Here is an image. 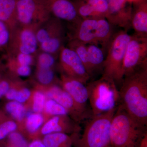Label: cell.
Listing matches in <instances>:
<instances>
[{
  "label": "cell",
  "instance_id": "obj_21",
  "mask_svg": "<svg viewBox=\"0 0 147 147\" xmlns=\"http://www.w3.org/2000/svg\"><path fill=\"white\" fill-rule=\"evenodd\" d=\"M67 47L73 50L78 55L90 76V67L87 45L77 40L70 39H69Z\"/></svg>",
  "mask_w": 147,
  "mask_h": 147
},
{
  "label": "cell",
  "instance_id": "obj_39",
  "mask_svg": "<svg viewBox=\"0 0 147 147\" xmlns=\"http://www.w3.org/2000/svg\"><path fill=\"white\" fill-rule=\"evenodd\" d=\"M1 53H4V52H3V51H1V50H0V56H1Z\"/></svg>",
  "mask_w": 147,
  "mask_h": 147
},
{
  "label": "cell",
  "instance_id": "obj_30",
  "mask_svg": "<svg viewBox=\"0 0 147 147\" xmlns=\"http://www.w3.org/2000/svg\"><path fill=\"white\" fill-rule=\"evenodd\" d=\"M17 128V125L12 121H8L0 125V140L13 132Z\"/></svg>",
  "mask_w": 147,
  "mask_h": 147
},
{
  "label": "cell",
  "instance_id": "obj_36",
  "mask_svg": "<svg viewBox=\"0 0 147 147\" xmlns=\"http://www.w3.org/2000/svg\"><path fill=\"white\" fill-rule=\"evenodd\" d=\"M28 147H47L42 142L38 140H36L31 143Z\"/></svg>",
  "mask_w": 147,
  "mask_h": 147
},
{
  "label": "cell",
  "instance_id": "obj_24",
  "mask_svg": "<svg viewBox=\"0 0 147 147\" xmlns=\"http://www.w3.org/2000/svg\"><path fill=\"white\" fill-rule=\"evenodd\" d=\"M44 119L39 113H30L27 118L26 126L30 133L36 132L43 123Z\"/></svg>",
  "mask_w": 147,
  "mask_h": 147
},
{
  "label": "cell",
  "instance_id": "obj_4",
  "mask_svg": "<svg viewBox=\"0 0 147 147\" xmlns=\"http://www.w3.org/2000/svg\"><path fill=\"white\" fill-rule=\"evenodd\" d=\"M116 109L91 117L86 124L83 134L76 139L77 147L110 146V124Z\"/></svg>",
  "mask_w": 147,
  "mask_h": 147
},
{
  "label": "cell",
  "instance_id": "obj_5",
  "mask_svg": "<svg viewBox=\"0 0 147 147\" xmlns=\"http://www.w3.org/2000/svg\"><path fill=\"white\" fill-rule=\"evenodd\" d=\"M130 35L125 30L115 33L108 49L103 64L102 76L121 84L124 78L123 64L127 46Z\"/></svg>",
  "mask_w": 147,
  "mask_h": 147
},
{
  "label": "cell",
  "instance_id": "obj_13",
  "mask_svg": "<svg viewBox=\"0 0 147 147\" xmlns=\"http://www.w3.org/2000/svg\"><path fill=\"white\" fill-rule=\"evenodd\" d=\"M54 17L74 24L81 18L78 16L72 0H40Z\"/></svg>",
  "mask_w": 147,
  "mask_h": 147
},
{
  "label": "cell",
  "instance_id": "obj_34",
  "mask_svg": "<svg viewBox=\"0 0 147 147\" xmlns=\"http://www.w3.org/2000/svg\"><path fill=\"white\" fill-rule=\"evenodd\" d=\"M9 85L8 82L3 80L0 82V98L2 96L5 94L9 89Z\"/></svg>",
  "mask_w": 147,
  "mask_h": 147
},
{
  "label": "cell",
  "instance_id": "obj_6",
  "mask_svg": "<svg viewBox=\"0 0 147 147\" xmlns=\"http://www.w3.org/2000/svg\"><path fill=\"white\" fill-rule=\"evenodd\" d=\"M36 36L40 50L52 55H58L64 46L66 38L62 21L51 16L37 28Z\"/></svg>",
  "mask_w": 147,
  "mask_h": 147
},
{
  "label": "cell",
  "instance_id": "obj_29",
  "mask_svg": "<svg viewBox=\"0 0 147 147\" xmlns=\"http://www.w3.org/2000/svg\"><path fill=\"white\" fill-rule=\"evenodd\" d=\"M10 32L5 24L0 21V50L5 52L9 40Z\"/></svg>",
  "mask_w": 147,
  "mask_h": 147
},
{
  "label": "cell",
  "instance_id": "obj_25",
  "mask_svg": "<svg viewBox=\"0 0 147 147\" xmlns=\"http://www.w3.org/2000/svg\"><path fill=\"white\" fill-rule=\"evenodd\" d=\"M6 109L8 113L17 120L21 121L25 115V109L24 105L17 101H11L6 105Z\"/></svg>",
  "mask_w": 147,
  "mask_h": 147
},
{
  "label": "cell",
  "instance_id": "obj_28",
  "mask_svg": "<svg viewBox=\"0 0 147 147\" xmlns=\"http://www.w3.org/2000/svg\"><path fill=\"white\" fill-rule=\"evenodd\" d=\"M45 95L41 92L37 91L34 93L33 96V109L35 113L42 112L45 107L46 102Z\"/></svg>",
  "mask_w": 147,
  "mask_h": 147
},
{
  "label": "cell",
  "instance_id": "obj_1",
  "mask_svg": "<svg viewBox=\"0 0 147 147\" xmlns=\"http://www.w3.org/2000/svg\"><path fill=\"white\" fill-rule=\"evenodd\" d=\"M119 90L120 104L139 123L147 124V64L124 76Z\"/></svg>",
  "mask_w": 147,
  "mask_h": 147
},
{
  "label": "cell",
  "instance_id": "obj_15",
  "mask_svg": "<svg viewBox=\"0 0 147 147\" xmlns=\"http://www.w3.org/2000/svg\"><path fill=\"white\" fill-rule=\"evenodd\" d=\"M61 84L63 88L71 96L74 102L80 108L85 111L91 112L87 107L88 95L86 84L64 74L61 78Z\"/></svg>",
  "mask_w": 147,
  "mask_h": 147
},
{
  "label": "cell",
  "instance_id": "obj_11",
  "mask_svg": "<svg viewBox=\"0 0 147 147\" xmlns=\"http://www.w3.org/2000/svg\"><path fill=\"white\" fill-rule=\"evenodd\" d=\"M47 96L62 106L68 113H70L76 122L80 123L90 118L92 116L91 112L85 111L80 108L67 92L57 86L50 87L47 91Z\"/></svg>",
  "mask_w": 147,
  "mask_h": 147
},
{
  "label": "cell",
  "instance_id": "obj_23",
  "mask_svg": "<svg viewBox=\"0 0 147 147\" xmlns=\"http://www.w3.org/2000/svg\"><path fill=\"white\" fill-rule=\"evenodd\" d=\"M36 57L38 68H52L55 65L56 58L57 57L49 53L38 50Z\"/></svg>",
  "mask_w": 147,
  "mask_h": 147
},
{
  "label": "cell",
  "instance_id": "obj_12",
  "mask_svg": "<svg viewBox=\"0 0 147 147\" xmlns=\"http://www.w3.org/2000/svg\"><path fill=\"white\" fill-rule=\"evenodd\" d=\"M108 11L106 19L113 26L127 31L131 28L132 3L128 0H107Z\"/></svg>",
  "mask_w": 147,
  "mask_h": 147
},
{
  "label": "cell",
  "instance_id": "obj_27",
  "mask_svg": "<svg viewBox=\"0 0 147 147\" xmlns=\"http://www.w3.org/2000/svg\"><path fill=\"white\" fill-rule=\"evenodd\" d=\"M37 79L40 84L49 85L55 78V74L52 68H38L36 74Z\"/></svg>",
  "mask_w": 147,
  "mask_h": 147
},
{
  "label": "cell",
  "instance_id": "obj_35",
  "mask_svg": "<svg viewBox=\"0 0 147 147\" xmlns=\"http://www.w3.org/2000/svg\"><path fill=\"white\" fill-rule=\"evenodd\" d=\"M17 92V91L15 89H9L8 91L6 93V97L9 100H14L16 98Z\"/></svg>",
  "mask_w": 147,
  "mask_h": 147
},
{
  "label": "cell",
  "instance_id": "obj_40",
  "mask_svg": "<svg viewBox=\"0 0 147 147\" xmlns=\"http://www.w3.org/2000/svg\"><path fill=\"white\" fill-rule=\"evenodd\" d=\"M9 147H16L15 146H12V145H11V146H9Z\"/></svg>",
  "mask_w": 147,
  "mask_h": 147
},
{
  "label": "cell",
  "instance_id": "obj_2",
  "mask_svg": "<svg viewBox=\"0 0 147 147\" xmlns=\"http://www.w3.org/2000/svg\"><path fill=\"white\" fill-rule=\"evenodd\" d=\"M146 127L136 121L119 104L111 120L110 146L112 147H139L146 134Z\"/></svg>",
  "mask_w": 147,
  "mask_h": 147
},
{
  "label": "cell",
  "instance_id": "obj_8",
  "mask_svg": "<svg viewBox=\"0 0 147 147\" xmlns=\"http://www.w3.org/2000/svg\"><path fill=\"white\" fill-rule=\"evenodd\" d=\"M16 15L18 25L36 28L52 16L40 0H18Z\"/></svg>",
  "mask_w": 147,
  "mask_h": 147
},
{
  "label": "cell",
  "instance_id": "obj_32",
  "mask_svg": "<svg viewBox=\"0 0 147 147\" xmlns=\"http://www.w3.org/2000/svg\"><path fill=\"white\" fill-rule=\"evenodd\" d=\"M31 92L28 88L22 89L20 90L17 91L15 100L17 102L22 103L25 102L30 96Z\"/></svg>",
  "mask_w": 147,
  "mask_h": 147
},
{
  "label": "cell",
  "instance_id": "obj_37",
  "mask_svg": "<svg viewBox=\"0 0 147 147\" xmlns=\"http://www.w3.org/2000/svg\"><path fill=\"white\" fill-rule=\"evenodd\" d=\"M139 147H147V134H145L142 138Z\"/></svg>",
  "mask_w": 147,
  "mask_h": 147
},
{
  "label": "cell",
  "instance_id": "obj_19",
  "mask_svg": "<svg viewBox=\"0 0 147 147\" xmlns=\"http://www.w3.org/2000/svg\"><path fill=\"white\" fill-rule=\"evenodd\" d=\"M87 45L91 77L94 74L102 71L105 59L104 51L97 45L88 44Z\"/></svg>",
  "mask_w": 147,
  "mask_h": 147
},
{
  "label": "cell",
  "instance_id": "obj_41",
  "mask_svg": "<svg viewBox=\"0 0 147 147\" xmlns=\"http://www.w3.org/2000/svg\"><path fill=\"white\" fill-rule=\"evenodd\" d=\"M108 147H112L111 146H110H110H108Z\"/></svg>",
  "mask_w": 147,
  "mask_h": 147
},
{
  "label": "cell",
  "instance_id": "obj_33",
  "mask_svg": "<svg viewBox=\"0 0 147 147\" xmlns=\"http://www.w3.org/2000/svg\"><path fill=\"white\" fill-rule=\"evenodd\" d=\"M16 73L18 76L26 77L31 73V69L30 66L21 65L16 69Z\"/></svg>",
  "mask_w": 147,
  "mask_h": 147
},
{
  "label": "cell",
  "instance_id": "obj_10",
  "mask_svg": "<svg viewBox=\"0 0 147 147\" xmlns=\"http://www.w3.org/2000/svg\"><path fill=\"white\" fill-rule=\"evenodd\" d=\"M60 64L66 76L86 85L90 78L85 66L76 53L64 46L59 53Z\"/></svg>",
  "mask_w": 147,
  "mask_h": 147
},
{
  "label": "cell",
  "instance_id": "obj_3",
  "mask_svg": "<svg viewBox=\"0 0 147 147\" xmlns=\"http://www.w3.org/2000/svg\"><path fill=\"white\" fill-rule=\"evenodd\" d=\"M86 86L92 116L107 113L117 107L119 93L113 79L102 76Z\"/></svg>",
  "mask_w": 147,
  "mask_h": 147
},
{
  "label": "cell",
  "instance_id": "obj_38",
  "mask_svg": "<svg viewBox=\"0 0 147 147\" xmlns=\"http://www.w3.org/2000/svg\"><path fill=\"white\" fill-rule=\"evenodd\" d=\"M130 2L132 3V2L134 1H135V0H128Z\"/></svg>",
  "mask_w": 147,
  "mask_h": 147
},
{
  "label": "cell",
  "instance_id": "obj_20",
  "mask_svg": "<svg viewBox=\"0 0 147 147\" xmlns=\"http://www.w3.org/2000/svg\"><path fill=\"white\" fill-rule=\"evenodd\" d=\"M72 142L66 133L57 132L45 135L42 143L47 147H71Z\"/></svg>",
  "mask_w": 147,
  "mask_h": 147
},
{
  "label": "cell",
  "instance_id": "obj_31",
  "mask_svg": "<svg viewBox=\"0 0 147 147\" xmlns=\"http://www.w3.org/2000/svg\"><path fill=\"white\" fill-rule=\"evenodd\" d=\"M9 141L12 146L16 147H28L25 138L20 133L12 132L9 137Z\"/></svg>",
  "mask_w": 147,
  "mask_h": 147
},
{
  "label": "cell",
  "instance_id": "obj_26",
  "mask_svg": "<svg viewBox=\"0 0 147 147\" xmlns=\"http://www.w3.org/2000/svg\"><path fill=\"white\" fill-rule=\"evenodd\" d=\"M44 109L47 114L53 116L65 115L68 113L65 108L51 99L46 101Z\"/></svg>",
  "mask_w": 147,
  "mask_h": 147
},
{
  "label": "cell",
  "instance_id": "obj_22",
  "mask_svg": "<svg viewBox=\"0 0 147 147\" xmlns=\"http://www.w3.org/2000/svg\"><path fill=\"white\" fill-rule=\"evenodd\" d=\"M97 16L98 18H106L108 15L107 0H83Z\"/></svg>",
  "mask_w": 147,
  "mask_h": 147
},
{
  "label": "cell",
  "instance_id": "obj_18",
  "mask_svg": "<svg viewBox=\"0 0 147 147\" xmlns=\"http://www.w3.org/2000/svg\"><path fill=\"white\" fill-rule=\"evenodd\" d=\"M113 25L106 18L97 19L95 37L98 45H100L102 50L108 49L113 36Z\"/></svg>",
  "mask_w": 147,
  "mask_h": 147
},
{
  "label": "cell",
  "instance_id": "obj_16",
  "mask_svg": "<svg viewBox=\"0 0 147 147\" xmlns=\"http://www.w3.org/2000/svg\"><path fill=\"white\" fill-rule=\"evenodd\" d=\"M131 26L135 34L147 37V0L132 2Z\"/></svg>",
  "mask_w": 147,
  "mask_h": 147
},
{
  "label": "cell",
  "instance_id": "obj_7",
  "mask_svg": "<svg viewBox=\"0 0 147 147\" xmlns=\"http://www.w3.org/2000/svg\"><path fill=\"white\" fill-rule=\"evenodd\" d=\"M36 29L18 25L10 32L9 40L5 53L10 55L23 53L36 55L38 50L36 36Z\"/></svg>",
  "mask_w": 147,
  "mask_h": 147
},
{
  "label": "cell",
  "instance_id": "obj_9",
  "mask_svg": "<svg viewBox=\"0 0 147 147\" xmlns=\"http://www.w3.org/2000/svg\"><path fill=\"white\" fill-rule=\"evenodd\" d=\"M147 64V37L130 35L123 64L124 77Z\"/></svg>",
  "mask_w": 147,
  "mask_h": 147
},
{
  "label": "cell",
  "instance_id": "obj_17",
  "mask_svg": "<svg viewBox=\"0 0 147 147\" xmlns=\"http://www.w3.org/2000/svg\"><path fill=\"white\" fill-rule=\"evenodd\" d=\"M18 0H0V21L11 31L18 26L16 5Z\"/></svg>",
  "mask_w": 147,
  "mask_h": 147
},
{
  "label": "cell",
  "instance_id": "obj_14",
  "mask_svg": "<svg viewBox=\"0 0 147 147\" xmlns=\"http://www.w3.org/2000/svg\"><path fill=\"white\" fill-rule=\"evenodd\" d=\"M97 19H81L69 24V31L67 34L69 39L77 40L86 45H98L95 37Z\"/></svg>",
  "mask_w": 147,
  "mask_h": 147
}]
</instances>
